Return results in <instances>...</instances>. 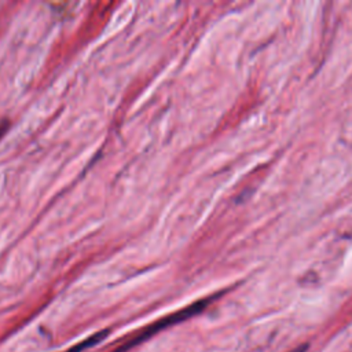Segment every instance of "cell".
<instances>
[{
  "label": "cell",
  "mask_w": 352,
  "mask_h": 352,
  "mask_svg": "<svg viewBox=\"0 0 352 352\" xmlns=\"http://www.w3.org/2000/svg\"><path fill=\"white\" fill-rule=\"evenodd\" d=\"M212 300H213V297L205 298V300H199V301H197V302H194V304H191V305H188V307H186V308H183V309H180L177 312H173L170 315H166V316L161 318L160 320L148 324L147 327L142 329L140 331H138L132 337L126 338L114 352H126V351L132 349L133 346H136L138 344H140V342L148 340L150 337L155 336L158 331H161V330H164L166 327H170L173 324H177V323H180V322H183V320H186V319L199 314L202 309H205V307L208 304H210Z\"/></svg>",
  "instance_id": "cell-1"
},
{
  "label": "cell",
  "mask_w": 352,
  "mask_h": 352,
  "mask_svg": "<svg viewBox=\"0 0 352 352\" xmlns=\"http://www.w3.org/2000/svg\"><path fill=\"white\" fill-rule=\"evenodd\" d=\"M109 334V330H102V331H98V333H95V334H92L91 337H88L87 340H84L82 342H80V344H77V345H74V346H72L69 351H66V352H82L84 349H87V348H89V346H94L95 344H98V342H100L106 336Z\"/></svg>",
  "instance_id": "cell-2"
},
{
  "label": "cell",
  "mask_w": 352,
  "mask_h": 352,
  "mask_svg": "<svg viewBox=\"0 0 352 352\" xmlns=\"http://www.w3.org/2000/svg\"><path fill=\"white\" fill-rule=\"evenodd\" d=\"M6 128H7V124H1V125H0V136L3 135V132L6 131Z\"/></svg>",
  "instance_id": "cell-3"
},
{
  "label": "cell",
  "mask_w": 352,
  "mask_h": 352,
  "mask_svg": "<svg viewBox=\"0 0 352 352\" xmlns=\"http://www.w3.org/2000/svg\"><path fill=\"white\" fill-rule=\"evenodd\" d=\"M292 352H305V346H300V348H297V349H294Z\"/></svg>",
  "instance_id": "cell-4"
}]
</instances>
